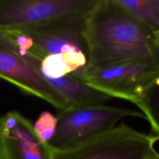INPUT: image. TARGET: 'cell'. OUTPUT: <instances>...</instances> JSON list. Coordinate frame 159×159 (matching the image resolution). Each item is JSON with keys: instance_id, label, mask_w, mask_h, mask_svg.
Wrapping results in <instances>:
<instances>
[{"instance_id": "1", "label": "cell", "mask_w": 159, "mask_h": 159, "mask_svg": "<svg viewBox=\"0 0 159 159\" xmlns=\"http://www.w3.org/2000/svg\"><path fill=\"white\" fill-rule=\"evenodd\" d=\"M84 36L86 71L130 61L159 65L157 36L117 0H98L87 16Z\"/></svg>"}, {"instance_id": "2", "label": "cell", "mask_w": 159, "mask_h": 159, "mask_svg": "<svg viewBox=\"0 0 159 159\" xmlns=\"http://www.w3.org/2000/svg\"><path fill=\"white\" fill-rule=\"evenodd\" d=\"M156 140L126 124L63 148L49 145L51 159H151L157 153Z\"/></svg>"}, {"instance_id": "3", "label": "cell", "mask_w": 159, "mask_h": 159, "mask_svg": "<svg viewBox=\"0 0 159 159\" xmlns=\"http://www.w3.org/2000/svg\"><path fill=\"white\" fill-rule=\"evenodd\" d=\"M87 14L61 19L31 29L0 30V34L15 46L27 50L41 58L70 51L87 54L84 36Z\"/></svg>"}, {"instance_id": "4", "label": "cell", "mask_w": 159, "mask_h": 159, "mask_svg": "<svg viewBox=\"0 0 159 159\" xmlns=\"http://www.w3.org/2000/svg\"><path fill=\"white\" fill-rule=\"evenodd\" d=\"M128 116L144 118L141 112L103 104L70 106L59 110L55 134L48 145H73L112 130L122 118Z\"/></svg>"}, {"instance_id": "5", "label": "cell", "mask_w": 159, "mask_h": 159, "mask_svg": "<svg viewBox=\"0 0 159 159\" xmlns=\"http://www.w3.org/2000/svg\"><path fill=\"white\" fill-rule=\"evenodd\" d=\"M98 0H0V30H22L87 15Z\"/></svg>"}, {"instance_id": "6", "label": "cell", "mask_w": 159, "mask_h": 159, "mask_svg": "<svg viewBox=\"0 0 159 159\" xmlns=\"http://www.w3.org/2000/svg\"><path fill=\"white\" fill-rule=\"evenodd\" d=\"M159 75V65L130 61L99 69L87 70L83 81L112 98L133 103L139 92Z\"/></svg>"}, {"instance_id": "7", "label": "cell", "mask_w": 159, "mask_h": 159, "mask_svg": "<svg viewBox=\"0 0 159 159\" xmlns=\"http://www.w3.org/2000/svg\"><path fill=\"white\" fill-rule=\"evenodd\" d=\"M0 78L28 94L46 101L59 110L70 107L66 99L52 88L13 48L0 40Z\"/></svg>"}, {"instance_id": "8", "label": "cell", "mask_w": 159, "mask_h": 159, "mask_svg": "<svg viewBox=\"0 0 159 159\" xmlns=\"http://www.w3.org/2000/svg\"><path fill=\"white\" fill-rule=\"evenodd\" d=\"M0 135L5 159H51L49 145L41 141L31 121L19 112L0 117Z\"/></svg>"}, {"instance_id": "9", "label": "cell", "mask_w": 159, "mask_h": 159, "mask_svg": "<svg viewBox=\"0 0 159 159\" xmlns=\"http://www.w3.org/2000/svg\"><path fill=\"white\" fill-rule=\"evenodd\" d=\"M151 125V135L159 141V75L143 87L133 102Z\"/></svg>"}, {"instance_id": "10", "label": "cell", "mask_w": 159, "mask_h": 159, "mask_svg": "<svg viewBox=\"0 0 159 159\" xmlns=\"http://www.w3.org/2000/svg\"><path fill=\"white\" fill-rule=\"evenodd\" d=\"M155 35L159 34V0H117Z\"/></svg>"}, {"instance_id": "11", "label": "cell", "mask_w": 159, "mask_h": 159, "mask_svg": "<svg viewBox=\"0 0 159 159\" xmlns=\"http://www.w3.org/2000/svg\"><path fill=\"white\" fill-rule=\"evenodd\" d=\"M57 126V118L49 112L45 111L39 116L33 124V127L40 140L49 144L54 138Z\"/></svg>"}, {"instance_id": "12", "label": "cell", "mask_w": 159, "mask_h": 159, "mask_svg": "<svg viewBox=\"0 0 159 159\" xmlns=\"http://www.w3.org/2000/svg\"><path fill=\"white\" fill-rule=\"evenodd\" d=\"M0 159H5L4 151H3L2 143V139H1V135H0Z\"/></svg>"}, {"instance_id": "13", "label": "cell", "mask_w": 159, "mask_h": 159, "mask_svg": "<svg viewBox=\"0 0 159 159\" xmlns=\"http://www.w3.org/2000/svg\"><path fill=\"white\" fill-rule=\"evenodd\" d=\"M151 159H159V154L157 153L154 157H153L152 158H151Z\"/></svg>"}, {"instance_id": "14", "label": "cell", "mask_w": 159, "mask_h": 159, "mask_svg": "<svg viewBox=\"0 0 159 159\" xmlns=\"http://www.w3.org/2000/svg\"><path fill=\"white\" fill-rule=\"evenodd\" d=\"M156 36H157V39H158V40H159V34H158V35H156Z\"/></svg>"}]
</instances>
